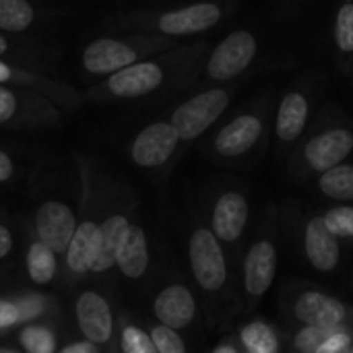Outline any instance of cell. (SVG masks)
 <instances>
[{
    "instance_id": "1",
    "label": "cell",
    "mask_w": 353,
    "mask_h": 353,
    "mask_svg": "<svg viewBox=\"0 0 353 353\" xmlns=\"http://www.w3.org/2000/svg\"><path fill=\"white\" fill-rule=\"evenodd\" d=\"M211 41H184L172 50L149 56L120 72L89 83L85 97L93 101H139L165 89H192L194 77Z\"/></svg>"
},
{
    "instance_id": "2",
    "label": "cell",
    "mask_w": 353,
    "mask_h": 353,
    "mask_svg": "<svg viewBox=\"0 0 353 353\" xmlns=\"http://www.w3.org/2000/svg\"><path fill=\"white\" fill-rule=\"evenodd\" d=\"M238 10L236 0H192L163 8H134L108 19L120 33H147L186 41L225 25Z\"/></svg>"
},
{
    "instance_id": "3",
    "label": "cell",
    "mask_w": 353,
    "mask_h": 353,
    "mask_svg": "<svg viewBox=\"0 0 353 353\" xmlns=\"http://www.w3.org/2000/svg\"><path fill=\"white\" fill-rule=\"evenodd\" d=\"M184 41L147 33H116L99 35L83 46L79 56V68L89 83L101 81L114 72H120L149 56L172 50Z\"/></svg>"
},
{
    "instance_id": "4",
    "label": "cell",
    "mask_w": 353,
    "mask_h": 353,
    "mask_svg": "<svg viewBox=\"0 0 353 353\" xmlns=\"http://www.w3.org/2000/svg\"><path fill=\"white\" fill-rule=\"evenodd\" d=\"M261 52V35L254 29H232L217 43H211L199 66L192 89L242 83V79L259 64Z\"/></svg>"
},
{
    "instance_id": "5",
    "label": "cell",
    "mask_w": 353,
    "mask_h": 353,
    "mask_svg": "<svg viewBox=\"0 0 353 353\" xmlns=\"http://www.w3.org/2000/svg\"><path fill=\"white\" fill-rule=\"evenodd\" d=\"M277 103L275 87H265L254 99L244 103L215 132L211 147L221 159H240L254 151L273 124Z\"/></svg>"
},
{
    "instance_id": "6",
    "label": "cell",
    "mask_w": 353,
    "mask_h": 353,
    "mask_svg": "<svg viewBox=\"0 0 353 353\" xmlns=\"http://www.w3.org/2000/svg\"><path fill=\"white\" fill-rule=\"evenodd\" d=\"M325 85V77L319 72H306L283 87L277 95L273 130L281 145H294L308 130L319 99V91Z\"/></svg>"
},
{
    "instance_id": "7",
    "label": "cell",
    "mask_w": 353,
    "mask_h": 353,
    "mask_svg": "<svg viewBox=\"0 0 353 353\" xmlns=\"http://www.w3.org/2000/svg\"><path fill=\"white\" fill-rule=\"evenodd\" d=\"M238 89L240 83L201 87L190 97L180 101L170 114V122L176 128L180 141L192 143L203 137L211 126H215V122H219L228 112Z\"/></svg>"
},
{
    "instance_id": "8",
    "label": "cell",
    "mask_w": 353,
    "mask_h": 353,
    "mask_svg": "<svg viewBox=\"0 0 353 353\" xmlns=\"http://www.w3.org/2000/svg\"><path fill=\"white\" fill-rule=\"evenodd\" d=\"M300 157L310 172H327L343 163L353 151V126L335 118L331 122H319L312 132L302 134Z\"/></svg>"
},
{
    "instance_id": "9",
    "label": "cell",
    "mask_w": 353,
    "mask_h": 353,
    "mask_svg": "<svg viewBox=\"0 0 353 353\" xmlns=\"http://www.w3.org/2000/svg\"><path fill=\"white\" fill-rule=\"evenodd\" d=\"M62 110L48 97L0 85V128H41L60 120Z\"/></svg>"
},
{
    "instance_id": "10",
    "label": "cell",
    "mask_w": 353,
    "mask_h": 353,
    "mask_svg": "<svg viewBox=\"0 0 353 353\" xmlns=\"http://www.w3.org/2000/svg\"><path fill=\"white\" fill-rule=\"evenodd\" d=\"M0 85L35 91L54 101L62 112L74 110L83 103V95L77 91L74 85L48 74L46 70L31 68L10 60H0Z\"/></svg>"
},
{
    "instance_id": "11",
    "label": "cell",
    "mask_w": 353,
    "mask_h": 353,
    "mask_svg": "<svg viewBox=\"0 0 353 353\" xmlns=\"http://www.w3.org/2000/svg\"><path fill=\"white\" fill-rule=\"evenodd\" d=\"M182 141L176 128L172 126L170 118L153 120L134 134L128 147V155L134 165L143 170H155V168L165 165L174 157Z\"/></svg>"
},
{
    "instance_id": "12",
    "label": "cell",
    "mask_w": 353,
    "mask_h": 353,
    "mask_svg": "<svg viewBox=\"0 0 353 353\" xmlns=\"http://www.w3.org/2000/svg\"><path fill=\"white\" fill-rule=\"evenodd\" d=\"M190 267L196 283L207 292H217L228 279L225 256L219 240L209 230H196L188 244Z\"/></svg>"
},
{
    "instance_id": "13",
    "label": "cell",
    "mask_w": 353,
    "mask_h": 353,
    "mask_svg": "<svg viewBox=\"0 0 353 353\" xmlns=\"http://www.w3.org/2000/svg\"><path fill=\"white\" fill-rule=\"evenodd\" d=\"M35 230L39 242L50 246L54 252H66L77 230V219L68 205L60 201H48L37 209Z\"/></svg>"
},
{
    "instance_id": "14",
    "label": "cell",
    "mask_w": 353,
    "mask_h": 353,
    "mask_svg": "<svg viewBox=\"0 0 353 353\" xmlns=\"http://www.w3.org/2000/svg\"><path fill=\"white\" fill-rule=\"evenodd\" d=\"M74 314L83 337L91 343H108L114 333V316L110 304L97 292H83L77 298Z\"/></svg>"
},
{
    "instance_id": "15",
    "label": "cell",
    "mask_w": 353,
    "mask_h": 353,
    "mask_svg": "<svg viewBox=\"0 0 353 353\" xmlns=\"http://www.w3.org/2000/svg\"><path fill=\"white\" fill-rule=\"evenodd\" d=\"M331 56L337 70L353 81V0H337L333 6Z\"/></svg>"
},
{
    "instance_id": "16",
    "label": "cell",
    "mask_w": 353,
    "mask_h": 353,
    "mask_svg": "<svg viewBox=\"0 0 353 353\" xmlns=\"http://www.w3.org/2000/svg\"><path fill=\"white\" fill-rule=\"evenodd\" d=\"M296 316L304 327L337 329L345 319V306L321 292H306L296 302Z\"/></svg>"
},
{
    "instance_id": "17",
    "label": "cell",
    "mask_w": 353,
    "mask_h": 353,
    "mask_svg": "<svg viewBox=\"0 0 353 353\" xmlns=\"http://www.w3.org/2000/svg\"><path fill=\"white\" fill-rule=\"evenodd\" d=\"M275 271H277V250L269 240H261L256 244H252V248L246 254V263H244V285L246 292L250 296H263L273 279H275Z\"/></svg>"
},
{
    "instance_id": "18",
    "label": "cell",
    "mask_w": 353,
    "mask_h": 353,
    "mask_svg": "<svg viewBox=\"0 0 353 353\" xmlns=\"http://www.w3.org/2000/svg\"><path fill=\"white\" fill-rule=\"evenodd\" d=\"M248 221V201L244 194L230 190L223 192L213 209V234L217 240L234 242L242 236Z\"/></svg>"
},
{
    "instance_id": "19",
    "label": "cell",
    "mask_w": 353,
    "mask_h": 353,
    "mask_svg": "<svg viewBox=\"0 0 353 353\" xmlns=\"http://www.w3.org/2000/svg\"><path fill=\"white\" fill-rule=\"evenodd\" d=\"M153 310H155V316L161 321L163 327L178 331V329H184L192 323L194 312H196V304H194V296L190 294L188 288L170 285L155 298Z\"/></svg>"
},
{
    "instance_id": "20",
    "label": "cell",
    "mask_w": 353,
    "mask_h": 353,
    "mask_svg": "<svg viewBox=\"0 0 353 353\" xmlns=\"http://www.w3.org/2000/svg\"><path fill=\"white\" fill-rule=\"evenodd\" d=\"M48 14L50 12L35 0H0V31L27 35L37 29Z\"/></svg>"
},
{
    "instance_id": "21",
    "label": "cell",
    "mask_w": 353,
    "mask_h": 353,
    "mask_svg": "<svg viewBox=\"0 0 353 353\" xmlns=\"http://www.w3.org/2000/svg\"><path fill=\"white\" fill-rule=\"evenodd\" d=\"M306 254L319 271H333L339 263L337 238L327 230L323 217H314L306 225Z\"/></svg>"
},
{
    "instance_id": "22",
    "label": "cell",
    "mask_w": 353,
    "mask_h": 353,
    "mask_svg": "<svg viewBox=\"0 0 353 353\" xmlns=\"http://www.w3.org/2000/svg\"><path fill=\"white\" fill-rule=\"evenodd\" d=\"M116 263L128 279H139L145 275L149 267V248H147V236L139 225H128L124 232L118 252H116Z\"/></svg>"
},
{
    "instance_id": "23",
    "label": "cell",
    "mask_w": 353,
    "mask_h": 353,
    "mask_svg": "<svg viewBox=\"0 0 353 353\" xmlns=\"http://www.w3.org/2000/svg\"><path fill=\"white\" fill-rule=\"evenodd\" d=\"M0 60H10L46 70L48 62L52 60V50L27 35H12L0 31Z\"/></svg>"
},
{
    "instance_id": "24",
    "label": "cell",
    "mask_w": 353,
    "mask_h": 353,
    "mask_svg": "<svg viewBox=\"0 0 353 353\" xmlns=\"http://www.w3.org/2000/svg\"><path fill=\"white\" fill-rule=\"evenodd\" d=\"M128 225L130 223L124 215H112L99 225L97 250H95V259L91 265V273H105L116 265V252Z\"/></svg>"
},
{
    "instance_id": "25",
    "label": "cell",
    "mask_w": 353,
    "mask_h": 353,
    "mask_svg": "<svg viewBox=\"0 0 353 353\" xmlns=\"http://www.w3.org/2000/svg\"><path fill=\"white\" fill-rule=\"evenodd\" d=\"M99 225L95 221H83L77 225L72 240L66 248V265L74 275H85L91 271L95 250H97Z\"/></svg>"
},
{
    "instance_id": "26",
    "label": "cell",
    "mask_w": 353,
    "mask_h": 353,
    "mask_svg": "<svg viewBox=\"0 0 353 353\" xmlns=\"http://www.w3.org/2000/svg\"><path fill=\"white\" fill-rule=\"evenodd\" d=\"M319 188L325 196L333 201H353V165L339 163L319 178Z\"/></svg>"
},
{
    "instance_id": "27",
    "label": "cell",
    "mask_w": 353,
    "mask_h": 353,
    "mask_svg": "<svg viewBox=\"0 0 353 353\" xmlns=\"http://www.w3.org/2000/svg\"><path fill=\"white\" fill-rule=\"evenodd\" d=\"M27 273L37 285H48L56 277V252L43 242H33L27 250Z\"/></svg>"
},
{
    "instance_id": "28",
    "label": "cell",
    "mask_w": 353,
    "mask_h": 353,
    "mask_svg": "<svg viewBox=\"0 0 353 353\" xmlns=\"http://www.w3.org/2000/svg\"><path fill=\"white\" fill-rule=\"evenodd\" d=\"M242 343L248 353H277V337L265 323H250L242 329Z\"/></svg>"
},
{
    "instance_id": "29",
    "label": "cell",
    "mask_w": 353,
    "mask_h": 353,
    "mask_svg": "<svg viewBox=\"0 0 353 353\" xmlns=\"http://www.w3.org/2000/svg\"><path fill=\"white\" fill-rule=\"evenodd\" d=\"M21 345L29 353H56V337L46 327L29 325L21 331Z\"/></svg>"
},
{
    "instance_id": "30",
    "label": "cell",
    "mask_w": 353,
    "mask_h": 353,
    "mask_svg": "<svg viewBox=\"0 0 353 353\" xmlns=\"http://www.w3.org/2000/svg\"><path fill=\"white\" fill-rule=\"evenodd\" d=\"M323 221L335 238H353V207H335L323 217Z\"/></svg>"
},
{
    "instance_id": "31",
    "label": "cell",
    "mask_w": 353,
    "mask_h": 353,
    "mask_svg": "<svg viewBox=\"0 0 353 353\" xmlns=\"http://www.w3.org/2000/svg\"><path fill=\"white\" fill-rule=\"evenodd\" d=\"M120 345H122V352L124 353H157L151 337L143 329L132 327V325L124 327Z\"/></svg>"
},
{
    "instance_id": "32",
    "label": "cell",
    "mask_w": 353,
    "mask_h": 353,
    "mask_svg": "<svg viewBox=\"0 0 353 353\" xmlns=\"http://www.w3.org/2000/svg\"><path fill=\"white\" fill-rule=\"evenodd\" d=\"M151 341L157 353H186V345L182 337L170 327H163V325L155 327L151 331Z\"/></svg>"
},
{
    "instance_id": "33",
    "label": "cell",
    "mask_w": 353,
    "mask_h": 353,
    "mask_svg": "<svg viewBox=\"0 0 353 353\" xmlns=\"http://www.w3.org/2000/svg\"><path fill=\"white\" fill-rule=\"evenodd\" d=\"M337 329H319V327H304L296 335V347L300 353H316V350L335 333Z\"/></svg>"
},
{
    "instance_id": "34",
    "label": "cell",
    "mask_w": 353,
    "mask_h": 353,
    "mask_svg": "<svg viewBox=\"0 0 353 353\" xmlns=\"http://www.w3.org/2000/svg\"><path fill=\"white\" fill-rule=\"evenodd\" d=\"M316 353H352V337L347 333L335 331L319 350Z\"/></svg>"
},
{
    "instance_id": "35",
    "label": "cell",
    "mask_w": 353,
    "mask_h": 353,
    "mask_svg": "<svg viewBox=\"0 0 353 353\" xmlns=\"http://www.w3.org/2000/svg\"><path fill=\"white\" fill-rule=\"evenodd\" d=\"M21 321V312L19 306L6 300H0V329H8L12 325H17Z\"/></svg>"
},
{
    "instance_id": "36",
    "label": "cell",
    "mask_w": 353,
    "mask_h": 353,
    "mask_svg": "<svg viewBox=\"0 0 353 353\" xmlns=\"http://www.w3.org/2000/svg\"><path fill=\"white\" fill-rule=\"evenodd\" d=\"M14 172H17V165H14L12 157L4 149H0V184L8 182L14 176Z\"/></svg>"
},
{
    "instance_id": "37",
    "label": "cell",
    "mask_w": 353,
    "mask_h": 353,
    "mask_svg": "<svg viewBox=\"0 0 353 353\" xmlns=\"http://www.w3.org/2000/svg\"><path fill=\"white\" fill-rule=\"evenodd\" d=\"M17 306H19V312H21V321L39 314L41 308H43L41 300H37V298H29V300H25V302H21V304H17Z\"/></svg>"
},
{
    "instance_id": "38",
    "label": "cell",
    "mask_w": 353,
    "mask_h": 353,
    "mask_svg": "<svg viewBox=\"0 0 353 353\" xmlns=\"http://www.w3.org/2000/svg\"><path fill=\"white\" fill-rule=\"evenodd\" d=\"M58 353H99V347L91 341H77V343L66 345L62 352Z\"/></svg>"
},
{
    "instance_id": "39",
    "label": "cell",
    "mask_w": 353,
    "mask_h": 353,
    "mask_svg": "<svg viewBox=\"0 0 353 353\" xmlns=\"http://www.w3.org/2000/svg\"><path fill=\"white\" fill-rule=\"evenodd\" d=\"M10 250H12V234L8 232V228L0 223V259L8 256Z\"/></svg>"
},
{
    "instance_id": "40",
    "label": "cell",
    "mask_w": 353,
    "mask_h": 353,
    "mask_svg": "<svg viewBox=\"0 0 353 353\" xmlns=\"http://www.w3.org/2000/svg\"><path fill=\"white\" fill-rule=\"evenodd\" d=\"M279 2H281L283 10H285L288 14H294V12L302 10L304 6H308L312 0H279Z\"/></svg>"
},
{
    "instance_id": "41",
    "label": "cell",
    "mask_w": 353,
    "mask_h": 353,
    "mask_svg": "<svg viewBox=\"0 0 353 353\" xmlns=\"http://www.w3.org/2000/svg\"><path fill=\"white\" fill-rule=\"evenodd\" d=\"M213 353H238V352H236L232 345H219V347H217Z\"/></svg>"
},
{
    "instance_id": "42",
    "label": "cell",
    "mask_w": 353,
    "mask_h": 353,
    "mask_svg": "<svg viewBox=\"0 0 353 353\" xmlns=\"http://www.w3.org/2000/svg\"><path fill=\"white\" fill-rule=\"evenodd\" d=\"M0 353H19V352H14V350H8V347H0Z\"/></svg>"
},
{
    "instance_id": "43",
    "label": "cell",
    "mask_w": 353,
    "mask_h": 353,
    "mask_svg": "<svg viewBox=\"0 0 353 353\" xmlns=\"http://www.w3.org/2000/svg\"><path fill=\"white\" fill-rule=\"evenodd\" d=\"M352 353H353V350H352Z\"/></svg>"
}]
</instances>
